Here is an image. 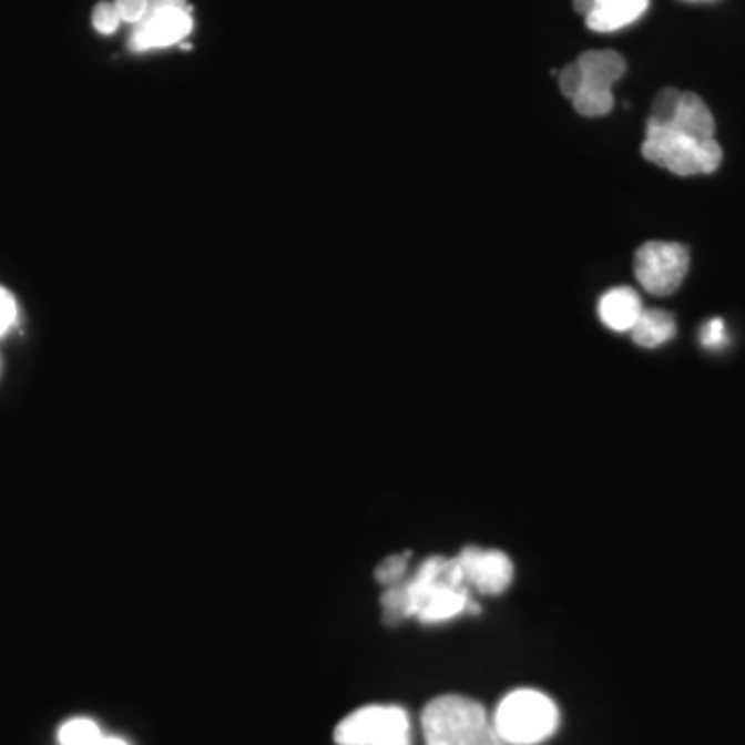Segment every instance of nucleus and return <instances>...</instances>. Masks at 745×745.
<instances>
[{"label": "nucleus", "mask_w": 745, "mask_h": 745, "mask_svg": "<svg viewBox=\"0 0 745 745\" xmlns=\"http://www.w3.org/2000/svg\"><path fill=\"white\" fill-rule=\"evenodd\" d=\"M456 559L470 589L491 596L510 589L513 565L506 553L481 547H466Z\"/></svg>", "instance_id": "nucleus-7"}, {"label": "nucleus", "mask_w": 745, "mask_h": 745, "mask_svg": "<svg viewBox=\"0 0 745 745\" xmlns=\"http://www.w3.org/2000/svg\"><path fill=\"white\" fill-rule=\"evenodd\" d=\"M725 340H727V334H725V326L721 319H713L702 327V344L706 348H718L725 344Z\"/></svg>", "instance_id": "nucleus-22"}, {"label": "nucleus", "mask_w": 745, "mask_h": 745, "mask_svg": "<svg viewBox=\"0 0 745 745\" xmlns=\"http://www.w3.org/2000/svg\"><path fill=\"white\" fill-rule=\"evenodd\" d=\"M338 745H410V721L398 706H365L336 727Z\"/></svg>", "instance_id": "nucleus-5"}, {"label": "nucleus", "mask_w": 745, "mask_h": 745, "mask_svg": "<svg viewBox=\"0 0 745 745\" xmlns=\"http://www.w3.org/2000/svg\"><path fill=\"white\" fill-rule=\"evenodd\" d=\"M16 298L9 295L4 288H0V336H4L9 331V327L16 324Z\"/></svg>", "instance_id": "nucleus-21"}, {"label": "nucleus", "mask_w": 745, "mask_h": 745, "mask_svg": "<svg viewBox=\"0 0 745 745\" xmlns=\"http://www.w3.org/2000/svg\"><path fill=\"white\" fill-rule=\"evenodd\" d=\"M121 21L140 23L150 13V0H114L112 2Z\"/></svg>", "instance_id": "nucleus-20"}, {"label": "nucleus", "mask_w": 745, "mask_h": 745, "mask_svg": "<svg viewBox=\"0 0 745 745\" xmlns=\"http://www.w3.org/2000/svg\"><path fill=\"white\" fill-rule=\"evenodd\" d=\"M665 124H671L673 129L682 131L690 137H696V140H716L713 112L696 93L683 92L673 119Z\"/></svg>", "instance_id": "nucleus-11"}, {"label": "nucleus", "mask_w": 745, "mask_h": 745, "mask_svg": "<svg viewBox=\"0 0 745 745\" xmlns=\"http://www.w3.org/2000/svg\"><path fill=\"white\" fill-rule=\"evenodd\" d=\"M582 85H584V78H582V71H580L578 62H570L568 67L561 69V73H559V90H561V93L565 98L574 100L578 92L582 90Z\"/></svg>", "instance_id": "nucleus-18"}, {"label": "nucleus", "mask_w": 745, "mask_h": 745, "mask_svg": "<svg viewBox=\"0 0 745 745\" xmlns=\"http://www.w3.org/2000/svg\"><path fill=\"white\" fill-rule=\"evenodd\" d=\"M493 727L506 745H537L559 727L555 702L537 690H516L499 702Z\"/></svg>", "instance_id": "nucleus-4"}, {"label": "nucleus", "mask_w": 745, "mask_h": 745, "mask_svg": "<svg viewBox=\"0 0 745 745\" xmlns=\"http://www.w3.org/2000/svg\"><path fill=\"white\" fill-rule=\"evenodd\" d=\"M92 21L93 28L100 31V33H112V31H116V28H119L121 17L116 13L114 4H110V2H100V4L93 9Z\"/></svg>", "instance_id": "nucleus-19"}, {"label": "nucleus", "mask_w": 745, "mask_h": 745, "mask_svg": "<svg viewBox=\"0 0 745 745\" xmlns=\"http://www.w3.org/2000/svg\"><path fill=\"white\" fill-rule=\"evenodd\" d=\"M642 155L673 174L696 176L711 174L723 162V150L716 140H696L671 124L646 123V140L642 145Z\"/></svg>", "instance_id": "nucleus-3"}, {"label": "nucleus", "mask_w": 745, "mask_h": 745, "mask_svg": "<svg viewBox=\"0 0 745 745\" xmlns=\"http://www.w3.org/2000/svg\"><path fill=\"white\" fill-rule=\"evenodd\" d=\"M690 269V251L680 243L652 241L637 248L634 257L636 278L646 293L673 295Z\"/></svg>", "instance_id": "nucleus-6"}, {"label": "nucleus", "mask_w": 745, "mask_h": 745, "mask_svg": "<svg viewBox=\"0 0 745 745\" xmlns=\"http://www.w3.org/2000/svg\"><path fill=\"white\" fill-rule=\"evenodd\" d=\"M406 565H408V553L406 555H394V558L386 559L379 570H377V580L384 582V584H398L402 582L404 572H406Z\"/></svg>", "instance_id": "nucleus-17"}, {"label": "nucleus", "mask_w": 745, "mask_h": 745, "mask_svg": "<svg viewBox=\"0 0 745 745\" xmlns=\"http://www.w3.org/2000/svg\"><path fill=\"white\" fill-rule=\"evenodd\" d=\"M574 9L578 16L589 17L594 9V0H574Z\"/></svg>", "instance_id": "nucleus-24"}, {"label": "nucleus", "mask_w": 745, "mask_h": 745, "mask_svg": "<svg viewBox=\"0 0 745 745\" xmlns=\"http://www.w3.org/2000/svg\"><path fill=\"white\" fill-rule=\"evenodd\" d=\"M651 0H594V9L586 17L592 31H618L644 16Z\"/></svg>", "instance_id": "nucleus-10"}, {"label": "nucleus", "mask_w": 745, "mask_h": 745, "mask_svg": "<svg viewBox=\"0 0 745 745\" xmlns=\"http://www.w3.org/2000/svg\"><path fill=\"white\" fill-rule=\"evenodd\" d=\"M470 594L458 559H427L408 582L389 586L384 611L391 621L417 618L422 623H443L466 613Z\"/></svg>", "instance_id": "nucleus-1"}, {"label": "nucleus", "mask_w": 745, "mask_h": 745, "mask_svg": "<svg viewBox=\"0 0 745 745\" xmlns=\"http://www.w3.org/2000/svg\"><path fill=\"white\" fill-rule=\"evenodd\" d=\"M420 727L425 745H506L497 735L493 718L477 700L465 696L431 700L422 711Z\"/></svg>", "instance_id": "nucleus-2"}, {"label": "nucleus", "mask_w": 745, "mask_h": 745, "mask_svg": "<svg viewBox=\"0 0 745 745\" xmlns=\"http://www.w3.org/2000/svg\"><path fill=\"white\" fill-rule=\"evenodd\" d=\"M100 745H126L123 739H116V737H104L102 744Z\"/></svg>", "instance_id": "nucleus-25"}, {"label": "nucleus", "mask_w": 745, "mask_h": 745, "mask_svg": "<svg viewBox=\"0 0 745 745\" xmlns=\"http://www.w3.org/2000/svg\"><path fill=\"white\" fill-rule=\"evenodd\" d=\"M102 739V731L90 718H71L59 731L61 745H100Z\"/></svg>", "instance_id": "nucleus-15"}, {"label": "nucleus", "mask_w": 745, "mask_h": 745, "mask_svg": "<svg viewBox=\"0 0 745 745\" xmlns=\"http://www.w3.org/2000/svg\"><path fill=\"white\" fill-rule=\"evenodd\" d=\"M162 9H186L185 0H150V11Z\"/></svg>", "instance_id": "nucleus-23"}, {"label": "nucleus", "mask_w": 745, "mask_h": 745, "mask_svg": "<svg viewBox=\"0 0 745 745\" xmlns=\"http://www.w3.org/2000/svg\"><path fill=\"white\" fill-rule=\"evenodd\" d=\"M574 109L578 114L596 119L605 116L613 110V92L605 88H594V85H582L574 100Z\"/></svg>", "instance_id": "nucleus-14"}, {"label": "nucleus", "mask_w": 745, "mask_h": 745, "mask_svg": "<svg viewBox=\"0 0 745 745\" xmlns=\"http://www.w3.org/2000/svg\"><path fill=\"white\" fill-rule=\"evenodd\" d=\"M575 62H578V67L582 71L584 85L613 90V85L625 73L623 57L618 54V52H613V50H589V52L580 54V59Z\"/></svg>", "instance_id": "nucleus-12"}, {"label": "nucleus", "mask_w": 745, "mask_h": 745, "mask_svg": "<svg viewBox=\"0 0 745 745\" xmlns=\"http://www.w3.org/2000/svg\"><path fill=\"white\" fill-rule=\"evenodd\" d=\"M680 90L675 88H667L663 92H659L654 104H652V116L649 121H654V123H669L677 110V104H680V98H682Z\"/></svg>", "instance_id": "nucleus-16"}, {"label": "nucleus", "mask_w": 745, "mask_h": 745, "mask_svg": "<svg viewBox=\"0 0 745 745\" xmlns=\"http://www.w3.org/2000/svg\"><path fill=\"white\" fill-rule=\"evenodd\" d=\"M193 28L188 9H162L150 11L137 30L131 35L133 50H150L155 47H171L181 42Z\"/></svg>", "instance_id": "nucleus-8"}, {"label": "nucleus", "mask_w": 745, "mask_h": 745, "mask_svg": "<svg viewBox=\"0 0 745 745\" xmlns=\"http://www.w3.org/2000/svg\"><path fill=\"white\" fill-rule=\"evenodd\" d=\"M675 331H677L675 319L667 310L649 309L642 310V315L637 317L636 324L632 327V338L637 346L656 348L671 340Z\"/></svg>", "instance_id": "nucleus-13"}, {"label": "nucleus", "mask_w": 745, "mask_h": 745, "mask_svg": "<svg viewBox=\"0 0 745 745\" xmlns=\"http://www.w3.org/2000/svg\"><path fill=\"white\" fill-rule=\"evenodd\" d=\"M642 310L640 296L627 286L613 288L599 300V317L613 331H632Z\"/></svg>", "instance_id": "nucleus-9"}]
</instances>
